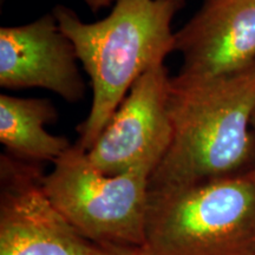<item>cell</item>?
Here are the masks:
<instances>
[{
    "mask_svg": "<svg viewBox=\"0 0 255 255\" xmlns=\"http://www.w3.org/2000/svg\"><path fill=\"white\" fill-rule=\"evenodd\" d=\"M173 136L149 177V193L244 175L255 156V64L206 81L170 79Z\"/></svg>",
    "mask_w": 255,
    "mask_h": 255,
    "instance_id": "6da1fadb",
    "label": "cell"
},
{
    "mask_svg": "<svg viewBox=\"0 0 255 255\" xmlns=\"http://www.w3.org/2000/svg\"><path fill=\"white\" fill-rule=\"evenodd\" d=\"M176 0H116L110 14L85 23L64 5L53 8L60 31L69 38L91 82L92 102L78 126L77 144L89 151L143 73L164 64L175 47L171 21Z\"/></svg>",
    "mask_w": 255,
    "mask_h": 255,
    "instance_id": "7a4b0ae2",
    "label": "cell"
},
{
    "mask_svg": "<svg viewBox=\"0 0 255 255\" xmlns=\"http://www.w3.org/2000/svg\"><path fill=\"white\" fill-rule=\"evenodd\" d=\"M142 255H255V181L247 174L149 193Z\"/></svg>",
    "mask_w": 255,
    "mask_h": 255,
    "instance_id": "3957f363",
    "label": "cell"
},
{
    "mask_svg": "<svg viewBox=\"0 0 255 255\" xmlns=\"http://www.w3.org/2000/svg\"><path fill=\"white\" fill-rule=\"evenodd\" d=\"M148 168L109 176L77 143L53 162L43 187L53 206L85 239L114 250H141L149 199Z\"/></svg>",
    "mask_w": 255,
    "mask_h": 255,
    "instance_id": "277c9868",
    "label": "cell"
},
{
    "mask_svg": "<svg viewBox=\"0 0 255 255\" xmlns=\"http://www.w3.org/2000/svg\"><path fill=\"white\" fill-rule=\"evenodd\" d=\"M39 163L0 158V255H127L76 231L43 187Z\"/></svg>",
    "mask_w": 255,
    "mask_h": 255,
    "instance_id": "5b68a950",
    "label": "cell"
},
{
    "mask_svg": "<svg viewBox=\"0 0 255 255\" xmlns=\"http://www.w3.org/2000/svg\"><path fill=\"white\" fill-rule=\"evenodd\" d=\"M170 79L164 64L148 70L122 103L88 151L101 173L120 175L135 168L157 167L173 136L169 94Z\"/></svg>",
    "mask_w": 255,
    "mask_h": 255,
    "instance_id": "8992f818",
    "label": "cell"
},
{
    "mask_svg": "<svg viewBox=\"0 0 255 255\" xmlns=\"http://www.w3.org/2000/svg\"><path fill=\"white\" fill-rule=\"evenodd\" d=\"M174 51L182 56L175 78L206 81L255 64V0H203L201 8L175 32Z\"/></svg>",
    "mask_w": 255,
    "mask_h": 255,
    "instance_id": "52a82bcc",
    "label": "cell"
},
{
    "mask_svg": "<svg viewBox=\"0 0 255 255\" xmlns=\"http://www.w3.org/2000/svg\"><path fill=\"white\" fill-rule=\"evenodd\" d=\"M72 43L53 13L32 23L0 28V85L43 88L70 103L85 96V84Z\"/></svg>",
    "mask_w": 255,
    "mask_h": 255,
    "instance_id": "ba28073f",
    "label": "cell"
},
{
    "mask_svg": "<svg viewBox=\"0 0 255 255\" xmlns=\"http://www.w3.org/2000/svg\"><path fill=\"white\" fill-rule=\"evenodd\" d=\"M57 119L55 107L43 98L0 96V142L8 154L23 161L55 162L71 146L68 138L45 129Z\"/></svg>",
    "mask_w": 255,
    "mask_h": 255,
    "instance_id": "9c48e42d",
    "label": "cell"
},
{
    "mask_svg": "<svg viewBox=\"0 0 255 255\" xmlns=\"http://www.w3.org/2000/svg\"><path fill=\"white\" fill-rule=\"evenodd\" d=\"M85 4L88 5V7L92 9V11H100L102 8L108 7L116 2V0H84Z\"/></svg>",
    "mask_w": 255,
    "mask_h": 255,
    "instance_id": "30bf717a",
    "label": "cell"
},
{
    "mask_svg": "<svg viewBox=\"0 0 255 255\" xmlns=\"http://www.w3.org/2000/svg\"><path fill=\"white\" fill-rule=\"evenodd\" d=\"M253 126H254V128H255V116H254V120H253ZM247 175H248V176H250L251 178H253V180L255 181V163L253 164V167L251 168V170L248 171Z\"/></svg>",
    "mask_w": 255,
    "mask_h": 255,
    "instance_id": "8fae6325",
    "label": "cell"
},
{
    "mask_svg": "<svg viewBox=\"0 0 255 255\" xmlns=\"http://www.w3.org/2000/svg\"><path fill=\"white\" fill-rule=\"evenodd\" d=\"M127 255H142L141 253H139V251L137 250V251H131V252H129V253H128Z\"/></svg>",
    "mask_w": 255,
    "mask_h": 255,
    "instance_id": "7c38bea8",
    "label": "cell"
},
{
    "mask_svg": "<svg viewBox=\"0 0 255 255\" xmlns=\"http://www.w3.org/2000/svg\"><path fill=\"white\" fill-rule=\"evenodd\" d=\"M176 1H177V2H180L181 5H183V4H184V0H176Z\"/></svg>",
    "mask_w": 255,
    "mask_h": 255,
    "instance_id": "4fadbf2b",
    "label": "cell"
},
{
    "mask_svg": "<svg viewBox=\"0 0 255 255\" xmlns=\"http://www.w3.org/2000/svg\"><path fill=\"white\" fill-rule=\"evenodd\" d=\"M1 1H4V0H1Z\"/></svg>",
    "mask_w": 255,
    "mask_h": 255,
    "instance_id": "5bb4252c",
    "label": "cell"
}]
</instances>
